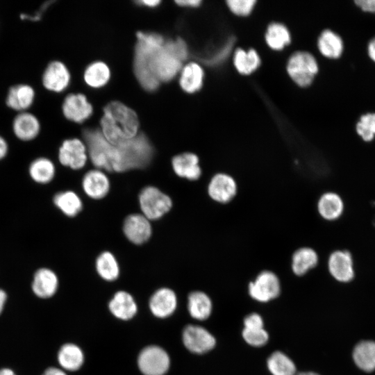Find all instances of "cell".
I'll return each mask as SVG.
<instances>
[{
  "label": "cell",
  "mask_w": 375,
  "mask_h": 375,
  "mask_svg": "<svg viewBox=\"0 0 375 375\" xmlns=\"http://www.w3.org/2000/svg\"><path fill=\"white\" fill-rule=\"evenodd\" d=\"M265 40L268 46L274 50H281L290 42L288 28L279 23L271 24L267 30Z\"/></svg>",
  "instance_id": "e575fe53"
},
{
  "label": "cell",
  "mask_w": 375,
  "mask_h": 375,
  "mask_svg": "<svg viewBox=\"0 0 375 375\" xmlns=\"http://www.w3.org/2000/svg\"><path fill=\"white\" fill-rule=\"evenodd\" d=\"M260 60L254 49L246 51L242 49H237L234 55V65L237 70L243 74H249L255 71L260 65Z\"/></svg>",
  "instance_id": "d6a6232c"
},
{
  "label": "cell",
  "mask_w": 375,
  "mask_h": 375,
  "mask_svg": "<svg viewBox=\"0 0 375 375\" xmlns=\"http://www.w3.org/2000/svg\"><path fill=\"white\" fill-rule=\"evenodd\" d=\"M172 165L174 173L181 178L196 181L201 175L199 159L193 153L186 152L175 156Z\"/></svg>",
  "instance_id": "cb8c5ba5"
},
{
  "label": "cell",
  "mask_w": 375,
  "mask_h": 375,
  "mask_svg": "<svg viewBox=\"0 0 375 375\" xmlns=\"http://www.w3.org/2000/svg\"><path fill=\"white\" fill-rule=\"evenodd\" d=\"M51 202L56 210L68 218L76 217L83 209L81 199L72 190L55 191Z\"/></svg>",
  "instance_id": "ffe728a7"
},
{
  "label": "cell",
  "mask_w": 375,
  "mask_h": 375,
  "mask_svg": "<svg viewBox=\"0 0 375 375\" xmlns=\"http://www.w3.org/2000/svg\"><path fill=\"white\" fill-rule=\"evenodd\" d=\"M123 231L126 238L135 244H142L148 241L152 233L151 225L142 214L128 215L124 221Z\"/></svg>",
  "instance_id": "2e32d148"
},
{
  "label": "cell",
  "mask_w": 375,
  "mask_h": 375,
  "mask_svg": "<svg viewBox=\"0 0 375 375\" xmlns=\"http://www.w3.org/2000/svg\"><path fill=\"white\" fill-rule=\"evenodd\" d=\"M287 70L292 80L299 85H310L318 70L315 58L305 51L294 53L289 59Z\"/></svg>",
  "instance_id": "8992f818"
},
{
  "label": "cell",
  "mask_w": 375,
  "mask_h": 375,
  "mask_svg": "<svg viewBox=\"0 0 375 375\" xmlns=\"http://www.w3.org/2000/svg\"><path fill=\"white\" fill-rule=\"evenodd\" d=\"M254 0H229L227 4L231 10L238 15H247L252 10Z\"/></svg>",
  "instance_id": "f35d334b"
},
{
  "label": "cell",
  "mask_w": 375,
  "mask_h": 375,
  "mask_svg": "<svg viewBox=\"0 0 375 375\" xmlns=\"http://www.w3.org/2000/svg\"><path fill=\"white\" fill-rule=\"evenodd\" d=\"M60 366L67 371H76L83 364L84 355L81 349L75 344H63L58 353Z\"/></svg>",
  "instance_id": "4316f807"
},
{
  "label": "cell",
  "mask_w": 375,
  "mask_h": 375,
  "mask_svg": "<svg viewBox=\"0 0 375 375\" xmlns=\"http://www.w3.org/2000/svg\"><path fill=\"white\" fill-rule=\"evenodd\" d=\"M367 52L369 58L375 62V37L369 41L367 46Z\"/></svg>",
  "instance_id": "f6af8a7d"
},
{
  "label": "cell",
  "mask_w": 375,
  "mask_h": 375,
  "mask_svg": "<svg viewBox=\"0 0 375 375\" xmlns=\"http://www.w3.org/2000/svg\"><path fill=\"white\" fill-rule=\"evenodd\" d=\"M188 306L191 317L198 320L207 319L211 313V300L201 291H194L189 294Z\"/></svg>",
  "instance_id": "f546056e"
},
{
  "label": "cell",
  "mask_w": 375,
  "mask_h": 375,
  "mask_svg": "<svg viewBox=\"0 0 375 375\" xmlns=\"http://www.w3.org/2000/svg\"><path fill=\"white\" fill-rule=\"evenodd\" d=\"M42 375H67L64 370L54 367L47 368Z\"/></svg>",
  "instance_id": "ee69618b"
},
{
  "label": "cell",
  "mask_w": 375,
  "mask_h": 375,
  "mask_svg": "<svg viewBox=\"0 0 375 375\" xmlns=\"http://www.w3.org/2000/svg\"><path fill=\"white\" fill-rule=\"evenodd\" d=\"M242 335L245 341L253 346L264 345L268 340L267 333L262 328H244Z\"/></svg>",
  "instance_id": "74e56055"
},
{
  "label": "cell",
  "mask_w": 375,
  "mask_h": 375,
  "mask_svg": "<svg viewBox=\"0 0 375 375\" xmlns=\"http://www.w3.org/2000/svg\"><path fill=\"white\" fill-rule=\"evenodd\" d=\"M138 364L144 375H164L169 369L170 359L163 349L151 345L140 351Z\"/></svg>",
  "instance_id": "ba28073f"
},
{
  "label": "cell",
  "mask_w": 375,
  "mask_h": 375,
  "mask_svg": "<svg viewBox=\"0 0 375 375\" xmlns=\"http://www.w3.org/2000/svg\"><path fill=\"white\" fill-rule=\"evenodd\" d=\"M85 144L78 138L65 140L58 149V160L60 165L72 170L82 169L86 164L88 155Z\"/></svg>",
  "instance_id": "9c48e42d"
},
{
  "label": "cell",
  "mask_w": 375,
  "mask_h": 375,
  "mask_svg": "<svg viewBox=\"0 0 375 375\" xmlns=\"http://www.w3.org/2000/svg\"><path fill=\"white\" fill-rule=\"evenodd\" d=\"M354 2L362 10L375 12V0H356Z\"/></svg>",
  "instance_id": "b9f144b4"
},
{
  "label": "cell",
  "mask_w": 375,
  "mask_h": 375,
  "mask_svg": "<svg viewBox=\"0 0 375 375\" xmlns=\"http://www.w3.org/2000/svg\"><path fill=\"white\" fill-rule=\"evenodd\" d=\"M137 38L134 58L135 74L145 90L153 91L158 87L159 81L150 72L149 60L152 53L164 43V40L157 33L138 32Z\"/></svg>",
  "instance_id": "277c9868"
},
{
  "label": "cell",
  "mask_w": 375,
  "mask_h": 375,
  "mask_svg": "<svg viewBox=\"0 0 375 375\" xmlns=\"http://www.w3.org/2000/svg\"><path fill=\"white\" fill-rule=\"evenodd\" d=\"M109 78V68L103 62H93L85 71V81L92 88H100L104 85Z\"/></svg>",
  "instance_id": "836d02e7"
},
{
  "label": "cell",
  "mask_w": 375,
  "mask_h": 375,
  "mask_svg": "<svg viewBox=\"0 0 375 375\" xmlns=\"http://www.w3.org/2000/svg\"><path fill=\"white\" fill-rule=\"evenodd\" d=\"M176 3L181 6H197L200 4L201 1L199 0H184V1H176Z\"/></svg>",
  "instance_id": "bcb514c9"
},
{
  "label": "cell",
  "mask_w": 375,
  "mask_h": 375,
  "mask_svg": "<svg viewBox=\"0 0 375 375\" xmlns=\"http://www.w3.org/2000/svg\"><path fill=\"white\" fill-rule=\"evenodd\" d=\"M98 274L107 281L116 280L119 274V267L115 256L110 251H103L96 259Z\"/></svg>",
  "instance_id": "1f68e13d"
},
{
  "label": "cell",
  "mask_w": 375,
  "mask_h": 375,
  "mask_svg": "<svg viewBox=\"0 0 375 375\" xmlns=\"http://www.w3.org/2000/svg\"><path fill=\"white\" fill-rule=\"evenodd\" d=\"M356 131L364 142H372L375 138V113L369 112L361 115L356 125Z\"/></svg>",
  "instance_id": "8d00e7d4"
},
{
  "label": "cell",
  "mask_w": 375,
  "mask_h": 375,
  "mask_svg": "<svg viewBox=\"0 0 375 375\" xmlns=\"http://www.w3.org/2000/svg\"><path fill=\"white\" fill-rule=\"evenodd\" d=\"M326 268L329 274L338 282L348 283L356 276L354 260L347 249H335L327 256Z\"/></svg>",
  "instance_id": "52a82bcc"
},
{
  "label": "cell",
  "mask_w": 375,
  "mask_h": 375,
  "mask_svg": "<svg viewBox=\"0 0 375 375\" xmlns=\"http://www.w3.org/2000/svg\"><path fill=\"white\" fill-rule=\"evenodd\" d=\"M12 130L15 138L23 142L35 140L39 135L41 125L38 118L33 113L21 112L12 120Z\"/></svg>",
  "instance_id": "ac0fdd59"
},
{
  "label": "cell",
  "mask_w": 375,
  "mask_h": 375,
  "mask_svg": "<svg viewBox=\"0 0 375 375\" xmlns=\"http://www.w3.org/2000/svg\"><path fill=\"white\" fill-rule=\"evenodd\" d=\"M35 97V92L32 86L24 83L16 84L8 89L6 103L13 110L25 112L33 105Z\"/></svg>",
  "instance_id": "7402d4cb"
},
{
  "label": "cell",
  "mask_w": 375,
  "mask_h": 375,
  "mask_svg": "<svg viewBox=\"0 0 375 375\" xmlns=\"http://www.w3.org/2000/svg\"><path fill=\"white\" fill-rule=\"evenodd\" d=\"M188 56V47L184 40L180 38L168 40L151 55L149 60L150 72L158 81H168L179 72Z\"/></svg>",
  "instance_id": "3957f363"
},
{
  "label": "cell",
  "mask_w": 375,
  "mask_h": 375,
  "mask_svg": "<svg viewBox=\"0 0 375 375\" xmlns=\"http://www.w3.org/2000/svg\"><path fill=\"white\" fill-rule=\"evenodd\" d=\"M316 209L319 217L326 222H335L344 215L345 203L343 198L334 191H326L318 197Z\"/></svg>",
  "instance_id": "5bb4252c"
},
{
  "label": "cell",
  "mask_w": 375,
  "mask_h": 375,
  "mask_svg": "<svg viewBox=\"0 0 375 375\" xmlns=\"http://www.w3.org/2000/svg\"><path fill=\"white\" fill-rule=\"evenodd\" d=\"M233 46V40H229L226 45L214 56L208 59L206 62L210 65L217 64L223 60L229 54Z\"/></svg>",
  "instance_id": "ab89813d"
},
{
  "label": "cell",
  "mask_w": 375,
  "mask_h": 375,
  "mask_svg": "<svg viewBox=\"0 0 375 375\" xmlns=\"http://www.w3.org/2000/svg\"><path fill=\"white\" fill-rule=\"evenodd\" d=\"M245 328H262L263 322L261 317L253 313L247 316L244 319Z\"/></svg>",
  "instance_id": "60d3db41"
},
{
  "label": "cell",
  "mask_w": 375,
  "mask_h": 375,
  "mask_svg": "<svg viewBox=\"0 0 375 375\" xmlns=\"http://www.w3.org/2000/svg\"><path fill=\"white\" fill-rule=\"evenodd\" d=\"M58 287V276L52 267L42 265L33 272L31 289L37 297L49 299L56 294Z\"/></svg>",
  "instance_id": "30bf717a"
},
{
  "label": "cell",
  "mask_w": 375,
  "mask_h": 375,
  "mask_svg": "<svg viewBox=\"0 0 375 375\" xmlns=\"http://www.w3.org/2000/svg\"><path fill=\"white\" fill-rule=\"evenodd\" d=\"M267 365L273 375H295L294 364L281 352H274L268 359Z\"/></svg>",
  "instance_id": "d590c367"
},
{
  "label": "cell",
  "mask_w": 375,
  "mask_h": 375,
  "mask_svg": "<svg viewBox=\"0 0 375 375\" xmlns=\"http://www.w3.org/2000/svg\"><path fill=\"white\" fill-rule=\"evenodd\" d=\"M10 154V147L6 139L0 135V162H3Z\"/></svg>",
  "instance_id": "7bdbcfd3"
},
{
  "label": "cell",
  "mask_w": 375,
  "mask_h": 375,
  "mask_svg": "<svg viewBox=\"0 0 375 375\" xmlns=\"http://www.w3.org/2000/svg\"><path fill=\"white\" fill-rule=\"evenodd\" d=\"M203 78V71L200 65L195 62H190L183 69L179 83L184 91L193 93L201 88Z\"/></svg>",
  "instance_id": "f1b7e54d"
},
{
  "label": "cell",
  "mask_w": 375,
  "mask_h": 375,
  "mask_svg": "<svg viewBox=\"0 0 375 375\" xmlns=\"http://www.w3.org/2000/svg\"><path fill=\"white\" fill-rule=\"evenodd\" d=\"M319 262V256L315 249L301 247L297 249L292 255L291 268L295 275L301 276L316 267Z\"/></svg>",
  "instance_id": "d4e9b609"
},
{
  "label": "cell",
  "mask_w": 375,
  "mask_h": 375,
  "mask_svg": "<svg viewBox=\"0 0 375 375\" xmlns=\"http://www.w3.org/2000/svg\"><path fill=\"white\" fill-rule=\"evenodd\" d=\"M140 2L145 6L150 7H154L160 3V1L158 0H143Z\"/></svg>",
  "instance_id": "c3c4849f"
},
{
  "label": "cell",
  "mask_w": 375,
  "mask_h": 375,
  "mask_svg": "<svg viewBox=\"0 0 375 375\" xmlns=\"http://www.w3.org/2000/svg\"><path fill=\"white\" fill-rule=\"evenodd\" d=\"M81 183L85 194L93 199L105 197L110 190V181L106 174L99 169L85 173Z\"/></svg>",
  "instance_id": "603a6c76"
},
{
  "label": "cell",
  "mask_w": 375,
  "mask_h": 375,
  "mask_svg": "<svg viewBox=\"0 0 375 375\" xmlns=\"http://www.w3.org/2000/svg\"><path fill=\"white\" fill-rule=\"evenodd\" d=\"M0 375H16L10 368H3L0 369Z\"/></svg>",
  "instance_id": "681fc988"
},
{
  "label": "cell",
  "mask_w": 375,
  "mask_h": 375,
  "mask_svg": "<svg viewBox=\"0 0 375 375\" xmlns=\"http://www.w3.org/2000/svg\"><path fill=\"white\" fill-rule=\"evenodd\" d=\"M64 116L74 122L81 123L89 118L92 107L83 94H69L62 105Z\"/></svg>",
  "instance_id": "d6986e66"
},
{
  "label": "cell",
  "mask_w": 375,
  "mask_h": 375,
  "mask_svg": "<svg viewBox=\"0 0 375 375\" xmlns=\"http://www.w3.org/2000/svg\"><path fill=\"white\" fill-rule=\"evenodd\" d=\"M70 74L67 67L60 61L50 62L42 76V83L47 90L60 92L68 86Z\"/></svg>",
  "instance_id": "e0dca14e"
},
{
  "label": "cell",
  "mask_w": 375,
  "mask_h": 375,
  "mask_svg": "<svg viewBox=\"0 0 375 375\" xmlns=\"http://www.w3.org/2000/svg\"><path fill=\"white\" fill-rule=\"evenodd\" d=\"M139 203L142 215L149 220L161 218L172 207V199L153 186H147L141 190Z\"/></svg>",
  "instance_id": "5b68a950"
},
{
  "label": "cell",
  "mask_w": 375,
  "mask_h": 375,
  "mask_svg": "<svg viewBox=\"0 0 375 375\" xmlns=\"http://www.w3.org/2000/svg\"><path fill=\"white\" fill-rule=\"evenodd\" d=\"M183 342L189 351L199 354L211 350L215 345L214 337L204 328L196 325H188L184 328Z\"/></svg>",
  "instance_id": "9a60e30c"
},
{
  "label": "cell",
  "mask_w": 375,
  "mask_h": 375,
  "mask_svg": "<svg viewBox=\"0 0 375 375\" xmlns=\"http://www.w3.org/2000/svg\"><path fill=\"white\" fill-rule=\"evenodd\" d=\"M317 45L322 54L330 58H339L343 51L342 38L333 31L328 29L321 33Z\"/></svg>",
  "instance_id": "4dcf8cb0"
},
{
  "label": "cell",
  "mask_w": 375,
  "mask_h": 375,
  "mask_svg": "<svg viewBox=\"0 0 375 375\" xmlns=\"http://www.w3.org/2000/svg\"><path fill=\"white\" fill-rule=\"evenodd\" d=\"M102 134L113 145L128 142L138 135L139 121L135 111L119 101L109 103L101 119Z\"/></svg>",
  "instance_id": "7a4b0ae2"
},
{
  "label": "cell",
  "mask_w": 375,
  "mask_h": 375,
  "mask_svg": "<svg viewBox=\"0 0 375 375\" xmlns=\"http://www.w3.org/2000/svg\"><path fill=\"white\" fill-rule=\"evenodd\" d=\"M207 192L212 200L221 204H226L233 200L237 195L238 184L231 175L219 172L211 178Z\"/></svg>",
  "instance_id": "4fadbf2b"
},
{
  "label": "cell",
  "mask_w": 375,
  "mask_h": 375,
  "mask_svg": "<svg viewBox=\"0 0 375 375\" xmlns=\"http://www.w3.org/2000/svg\"><path fill=\"white\" fill-rule=\"evenodd\" d=\"M57 174L55 162L44 155L33 157L27 165L28 178L33 184L38 186L45 187L53 184Z\"/></svg>",
  "instance_id": "8fae6325"
},
{
  "label": "cell",
  "mask_w": 375,
  "mask_h": 375,
  "mask_svg": "<svg viewBox=\"0 0 375 375\" xmlns=\"http://www.w3.org/2000/svg\"><path fill=\"white\" fill-rule=\"evenodd\" d=\"M8 299V294L5 290L0 288V314L2 312L6 302Z\"/></svg>",
  "instance_id": "7dc6e473"
},
{
  "label": "cell",
  "mask_w": 375,
  "mask_h": 375,
  "mask_svg": "<svg viewBox=\"0 0 375 375\" xmlns=\"http://www.w3.org/2000/svg\"><path fill=\"white\" fill-rule=\"evenodd\" d=\"M177 298L175 292L167 288H160L151 297L149 308L153 315L159 318L170 316L176 310Z\"/></svg>",
  "instance_id": "44dd1931"
},
{
  "label": "cell",
  "mask_w": 375,
  "mask_h": 375,
  "mask_svg": "<svg viewBox=\"0 0 375 375\" xmlns=\"http://www.w3.org/2000/svg\"><path fill=\"white\" fill-rule=\"evenodd\" d=\"M353 358L356 365L365 372L375 369V342L362 341L354 348Z\"/></svg>",
  "instance_id": "83f0119b"
},
{
  "label": "cell",
  "mask_w": 375,
  "mask_h": 375,
  "mask_svg": "<svg viewBox=\"0 0 375 375\" xmlns=\"http://www.w3.org/2000/svg\"><path fill=\"white\" fill-rule=\"evenodd\" d=\"M108 307L115 317L122 320L133 318L138 310L133 297L125 291L116 292L110 301Z\"/></svg>",
  "instance_id": "484cf974"
},
{
  "label": "cell",
  "mask_w": 375,
  "mask_h": 375,
  "mask_svg": "<svg viewBox=\"0 0 375 375\" xmlns=\"http://www.w3.org/2000/svg\"><path fill=\"white\" fill-rule=\"evenodd\" d=\"M295 375H318V374L314 372H302V373H299Z\"/></svg>",
  "instance_id": "f907efd6"
},
{
  "label": "cell",
  "mask_w": 375,
  "mask_h": 375,
  "mask_svg": "<svg viewBox=\"0 0 375 375\" xmlns=\"http://www.w3.org/2000/svg\"><path fill=\"white\" fill-rule=\"evenodd\" d=\"M280 281L272 271L261 272L256 279L250 282L249 292L250 296L259 301L266 302L277 297L280 293Z\"/></svg>",
  "instance_id": "7c38bea8"
},
{
  "label": "cell",
  "mask_w": 375,
  "mask_h": 375,
  "mask_svg": "<svg viewBox=\"0 0 375 375\" xmlns=\"http://www.w3.org/2000/svg\"><path fill=\"white\" fill-rule=\"evenodd\" d=\"M83 136L93 165L108 172L142 168L152 157V147L143 133L120 145L109 143L98 130H85Z\"/></svg>",
  "instance_id": "6da1fadb"
}]
</instances>
